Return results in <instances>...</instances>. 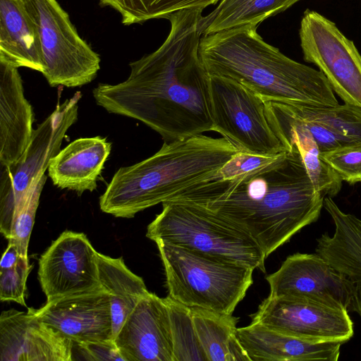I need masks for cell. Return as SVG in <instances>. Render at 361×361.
I'll return each instance as SVG.
<instances>
[{"instance_id":"27","label":"cell","mask_w":361,"mask_h":361,"mask_svg":"<svg viewBox=\"0 0 361 361\" xmlns=\"http://www.w3.org/2000/svg\"><path fill=\"white\" fill-rule=\"evenodd\" d=\"M99 4L114 8L121 14L126 25L145 21L166 18L175 12L186 10H203L220 0H98Z\"/></svg>"},{"instance_id":"29","label":"cell","mask_w":361,"mask_h":361,"mask_svg":"<svg viewBox=\"0 0 361 361\" xmlns=\"http://www.w3.org/2000/svg\"><path fill=\"white\" fill-rule=\"evenodd\" d=\"M46 171L31 182L13 216L8 241L14 243L21 257L29 259L27 250L39 197L47 180Z\"/></svg>"},{"instance_id":"32","label":"cell","mask_w":361,"mask_h":361,"mask_svg":"<svg viewBox=\"0 0 361 361\" xmlns=\"http://www.w3.org/2000/svg\"><path fill=\"white\" fill-rule=\"evenodd\" d=\"M29 259L20 257L11 269H0V300L13 301L26 307L25 294L26 281L31 270Z\"/></svg>"},{"instance_id":"33","label":"cell","mask_w":361,"mask_h":361,"mask_svg":"<svg viewBox=\"0 0 361 361\" xmlns=\"http://www.w3.org/2000/svg\"><path fill=\"white\" fill-rule=\"evenodd\" d=\"M75 355H80V360H85L125 361L114 341L82 343L73 342L72 360Z\"/></svg>"},{"instance_id":"10","label":"cell","mask_w":361,"mask_h":361,"mask_svg":"<svg viewBox=\"0 0 361 361\" xmlns=\"http://www.w3.org/2000/svg\"><path fill=\"white\" fill-rule=\"evenodd\" d=\"M304 60L315 64L345 104L361 108V55L335 23L307 9L299 30Z\"/></svg>"},{"instance_id":"14","label":"cell","mask_w":361,"mask_h":361,"mask_svg":"<svg viewBox=\"0 0 361 361\" xmlns=\"http://www.w3.org/2000/svg\"><path fill=\"white\" fill-rule=\"evenodd\" d=\"M27 309L74 343L114 341L110 298L102 287L47 300L38 309Z\"/></svg>"},{"instance_id":"17","label":"cell","mask_w":361,"mask_h":361,"mask_svg":"<svg viewBox=\"0 0 361 361\" xmlns=\"http://www.w3.org/2000/svg\"><path fill=\"white\" fill-rule=\"evenodd\" d=\"M34 113L18 68L0 59V165L16 162L33 134Z\"/></svg>"},{"instance_id":"1","label":"cell","mask_w":361,"mask_h":361,"mask_svg":"<svg viewBox=\"0 0 361 361\" xmlns=\"http://www.w3.org/2000/svg\"><path fill=\"white\" fill-rule=\"evenodd\" d=\"M202 10L169 15L170 32L154 52L129 64L128 78L92 90L107 112L141 121L164 142L213 129L210 76L199 54Z\"/></svg>"},{"instance_id":"18","label":"cell","mask_w":361,"mask_h":361,"mask_svg":"<svg viewBox=\"0 0 361 361\" xmlns=\"http://www.w3.org/2000/svg\"><path fill=\"white\" fill-rule=\"evenodd\" d=\"M324 207L335 228L332 235L325 232L317 239L316 253L350 281V312L361 317V219L343 212L331 197L324 198Z\"/></svg>"},{"instance_id":"30","label":"cell","mask_w":361,"mask_h":361,"mask_svg":"<svg viewBox=\"0 0 361 361\" xmlns=\"http://www.w3.org/2000/svg\"><path fill=\"white\" fill-rule=\"evenodd\" d=\"M282 152L269 155L239 151L209 180L218 182L237 181L269 165L276 161Z\"/></svg>"},{"instance_id":"26","label":"cell","mask_w":361,"mask_h":361,"mask_svg":"<svg viewBox=\"0 0 361 361\" xmlns=\"http://www.w3.org/2000/svg\"><path fill=\"white\" fill-rule=\"evenodd\" d=\"M286 104L298 118L319 123L327 128L339 139L343 147L361 143L360 107L348 104L329 107L293 103Z\"/></svg>"},{"instance_id":"25","label":"cell","mask_w":361,"mask_h":361,"mask_svg":"<svg viewBox=\"0 0 361 361\" xmlns=\"http://www.w3.org/2000/svg\"><path fill=\"white\" fill-rule=\"evenodd\" d=\"M300 0H220L218 6L202 16L198 31L202 36L244 25L260 24L286 11Z\"/></svg>"},{"instance_id":"12","label":"cell","mask_w":361,"mask_h":361,"mask_svg":"<svg viewBox=\"0 0 361 361\" xmlns=\"http://www.w3.org/2000/svg\"><path fill=\"white\" fill-rule=\"evenodd\" d=\"M97 252L83 233L66 231L53 241L39 259L47 300L101 288Z\"/></svg>"},{"instance_id":"11","label":"cell","mask_w":361,"mask_h":361,"mask_svg":"<svg viewBox=\"0 0 361 361\" xmlns=\"http://www.w3.org/2000/svg\"><path fill=\"white\" fill-rule=\"evenodd\" d=\"M252 316V323L312 341L345 343L354 334L347 310L309 298L268 296Z\"/></svg>"},{"instance_id":"13","label":"cell","mask_w":361,"mask_h":361,"mask_svg":"<svg viewBox=\"0 0 361 361\" xmlns=\"http://www.w3.org/2000/svg\"><path fill=\"white\" fill-rule=\"evenodd\" d=\"M266 279L270 297L309 298L350 312L351 283L317 253L289 255Z\"/></svg>"},{"instance_id":"7","label":"cell","mask_w":361,"mask_h":361,"mask_svg":"<svg viewBox=\"0 0 361 361\" xmlns=\"http://www.w3.org/2000/svg\"><path fill=\"white\" fill-rule=\"evenodd\" d=\"M39 32L44 68L51 87H80L91 82L100 69V57L80 37L68 14L56 0H24Z\"/></svg>"},{"instance_id":"21","label":"cell","mask_w":361,"mask_h":361,"mask_svg":"<svg viewBox=\"0 0 361 361\" xmlns=\"http://www.w3.org/2000/svg\"><path fill=\"white\" fill-rule=\"evenodd\" d=\"M111 150V143L102 136L76 139L51 159L48 176L59 188L92 192Z\"/></svg>"},{"instance_id":"19","label":"cell","mask_w":361,"mask_h":361,"mask_svg":"<svg viewBox=\"0 0 361 361\" xmlns=\"http://www.w3.org/2000/svg\"><path fill=\"white\" fill-rule=\"evenodd\" d=\"M269 124L286 150L295 146L315 187L324 197H334L342 180L323 159L322 152L305 123L294 116L284 102L264 101Z\"/></svg>"},{"instance_id":"9","label":"cell","mask_w":361,"mask_h":361,"mask_svg":"<svg viewBox=\"0 0 361 361\" xmlns=\"http://www.w3.org/2000/svg\"><path fill=\"white\" fill-rule=\"evenodd\" d=\"M80 92H76L34 130L21 157L8 166H1L0 231L8 239L13 216L32 180L48 169L51 159L61 150L68 130L78 120Z\"/></svg>"},{"instance_id":"28","label":"cell","mask_w":361,"mask_h":361,"mask_svg":"<svg viewBox=\"0 0 361 361\" xmlns=\"http://www.w3.org/2000/svg\"><path fill=\"white\" fill-rule=\"evenodd\" d=\"M164 299L169 308L173 338V361H208L199 341L190 308L169 295Z\"/></svg>"},{"instance_id":"35","label":"cell","mask_w":361,"mask_h":361,"mask_svg":"<svg viewBox=\"0 0 361 361\" xmlns=\"http://www.w3.org/2000/svg\"><path fill=\"white\" fill-rule=\"evenodd\" d=\"M20 256L19 255L16 245L11 241H8V246L4 251L1 262L0 269H7L14 267Z\"/></svg>"},{"instance_id":"34","label":"cell","mask_w":361,"mask_h":361,"mask_svg":"<svg viewBox=\"0 0 361 361\" xmlns=\"http://www.w3.org/2000/svg\"><path fill=\"white\" fill-rule=\"evenodd\" d=\"M300 120L302 121L306 127L309 129L322 153L334 150L343 147L339 139L323 126L314 122L307 121L302 119Z\"/></svg>"},{"instance_id":"23","label":"cell","mask_w":361,"mask_h":361,"mask_svg":"<svg viewBox=\"0 0 361 361\" xmlns=\"http://www.w3.org/2000/svg\"><path fill=\"white\" fill-rule=\"evenodd\" d=\"M99 280L111 302L114 339L137 304L149 293L143 279L133 273L123 258L97 252Z\"/></svg>"},{"instance_id":"16","label":"cell","mask_w":361,"mask_h":361,"mask_svg":"<svg viewBox=\"0 0 361 361\" xmlns=\"http://www.w3.org/2000/svg\"><path fill=\"white\" fill-rule=\"evenodd\" d=\"M73 341L26 312L0 315L1 361H71Z\"/></svg>"},{"instance_id":"6","label":"cell","mask_w":361,"mask_h":361,"mask_svg":"<svg viewBox=\"0 0 361 361\" xmlns=\"http://www.w3.org/2000/svg\"><path fill=\"white\" fill-rule=\"evenodd\" d=\"M146 236L156 243L235 262L265 272L266 256L242 228L224 217L195 204L166 201L148 225Z\"/></svg>"},{"instance_id":"20","label":"cell","mask_w":361,"mask_h":361,"mask_svg":"<svg viewBox=\"0 0 361 361\" xmlns=\"http://www.w3.org/2000/svg\"><path fill=\"white\" fill-rule=\"evenodd\" d=\"M239 340L250 361H337L341 342H316L252 323L238 328Z\"/></svg>"},{"instance_id":"24","label":"cell","mask_w":361,"mask_h":361,"mask_svg":"<svg viewBox=\"0 0 361 361\" xmlns=\"http://www.w3.org/2000/svg\"><path fill=\"white\" fill-rule=\"evenodd\" d=\"M190 308L208 361H250L238 338V317L200 307Z\"/></svg>"},{"instance_id":"15","label":"cell","mask_w":361,"mask_h":361,"mask_svg":"<svg viewBox=\"0 0 361 361\" xmlns=\"http://www.w3.org/2000/svg\"><path fill=\"white\" fill-rule=\"evenodd\" d=\"M114 341L125 361H173L165 299L149 292L127 317Z\"/></svg>"},{"instance_id":"8","label":"cell","mask_w":361,"mask_h":361,"mask_svg":"<svg viewBox=\"0 0 361 361\" xmlns=\"http://www.w3.org/2000/svg\"><path fill=\"white\" fill-rule=\"evenodd\" d=\"M210 97L212 131L238 151L269 155L287 151L269 124L264 101L250 88L230 78L210 76Z\"/></svg>"},{"instance_id":"3","label":"cell","mask_w":361,"mask_h":361,"mask_svg":"<svg viewBox=\"0 0 361 361\" xmlns=\"http://www.w3.org/2000/svg\"><path fill=\"white\" fill-rule=\"evenodd\" d=\"M199 54L210 76L238 81L264 101L314 107L338 105L322 72L290 59L265 42L257 26L202 36Z\"/></svg>"},{"instance_id":"4","label":"cell","mask_w":361,"mask_h":361,"mask_svg":"<svg viewBox=\"0 0 361 361\" xmlns=\"http://www.w3.org/2000/svg\"><path fill=\"white\" fill-rule=\"evenodd\" d=\"M238 152L224 137L203 134L164 142L152 156L114 173L99 197L100 209L133 218L210 178Z\"/></svg>"},{"instance_id":"2","label":"cell","mask_w":361,"mask_h":361,"mask_svg":"<svg viewBox=\"0 0 361 361\" xmlns=\"http://www.w3.org/2000/svg\"><path fill=\"white\" fill-rule=\"evenodd\" d=\"M325 197L314 187L295 146L234 182L209 179L169 201L195 204L245 231L266 257L305 226L317 221Z\"/></svg>"},{"instance_id":"5","label":"cell","mask_w":361,"mask_h":361,"mask_svg":"<svg viewBox=\"0 0 361 361\" xmlns=\"http://www.w3.org/2000/svg\"><path fill=\"white\" fill-rule=\"evenodd\" d=\"M169 295L189 307L233 314L253 283L254 269L161 242Z\"/></svg>"},{"instance_id":"22","label":"cell","mask_w":361,"mask_h":361,"mask_svg":"<svg viewBox=\"0 0 361 361\" xmlns=\"http://www.w3.org/2000/svg\"><path fill=\"white\" fill-rule=\"evenodd\" d=\"M0 59L44 71L39 32L24 0H0Z\"/></svg>"},{"instance_id":"31","label":"cell","mask_w":361,"mask_h":361,"mask_svg":"<svg viewBox=\"0 0 361 361\" xmlns=\"http://www.w3.org/2000/svg\"><path fill=\"white\" fill-rule=\"evenodd\" d=\"M323 159L350 184L361 182V143L322 153Z\"/></svg>"}]
</instances>
